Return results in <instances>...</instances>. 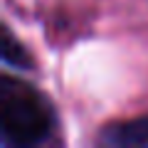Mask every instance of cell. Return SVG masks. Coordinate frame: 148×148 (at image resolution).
Instances as JSON below:
<instances>
[{"label":"cell","instance_id":"3","mask_svg":"<svg viewBox=\"0 0 148 148\" xmlns=\"http://www.w3.org/2000/svg\"><path fill=\"white\" fill-rule=\"evenodd\" d=\"M3 62L12 64L17 69H30L32 67V57L25 49V45H20L12 37V32L8 27H3Z\"/></svg>","mask_w":148,"mask_h":148},{"label":"cell","instance_id":"1","mask_svg":"<svg viewBox=\"0 0 148 148\" xmlns=\"http://www.w3.org/2000/svg\"><path fill=\"white\" fill-rule=\"evenodd\" d=\"M54 131V111L42 91L10 74L0 79V133L3 146L30 148Z\"/></svg>","mask_w":148,"mask_h":148},{"label":"cell","instance_id":"2","mask_svg":"<svg viewBox=\"0 0 148 148\" xmlns=\"http://www.w3.org/2000/svg\"><path fill=\"white\" fill-rule=\"evenodd\" d=\"M101 143L119 146V148H143V146H148V114L106 126L101 131Z\"/></svg>","mask_w":148,"mask_h":148}]
</instances>
